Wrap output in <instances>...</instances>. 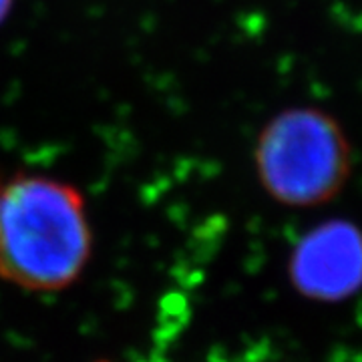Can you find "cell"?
Returning a JSON list of instances; mask_svg holds the SVG:
<instances>
[{"label": "cell", "instance_id": "cell-3", "mask_svg": "<svg viewBox=\"0 0 362 362\" xmlns=\"http://www.w3.org/2000/svg\"><path fill=\"white\" fill-rule=\"evenodd\" d=\"M288 278L312 302H340L362 288V230L344 218L320 221L292 247Z\"/></svg>", "mask_w": 362, "mask_h": 362}, {"label": "cell", "instance_id": "cell-2", "mask_svg": "<svg viewBox=\"0 0 362 362\" xmlns=\"http://www.w3.org/2000/svg\"><path fill=\"white\" fill-rule=\"evenodd\" d=\"M256 175L274 202L312 209L344 192L354 151L337 117L314 105L288 107L259 131L254 147Z\"/></svg>", "mask_w": 362, "mask_h": 362}, {"label": "cell", "instance_id": "cell-4", "mask_svg": "<svg viewBox=\"0 0 362 362\" xmlns=\"http://www.w3.org/2000/svg\"><path fill=\"white\" fill-rule=\"evenodd\" d=\"M13 8V0H0V25L6 21V16L11 13Z\"/></svg>", "mask_w": 362, "mask_h": 362}, {"label": "cell", "instance_id": "cell-1", "mask_svg": "<svg viewBox=\"0 0 362 362\" xmlns=\"http://www.w3.org/2000/svg\"><path fill=\"white\" fill-rule=\"evenodd\" d=\"M93 232L75 185L39 173L0 175V280L35 294L73 286L87 268Z\"/></svg>", "mask_w": 362, "mask_h": 362}]
</instances>
